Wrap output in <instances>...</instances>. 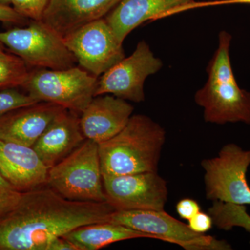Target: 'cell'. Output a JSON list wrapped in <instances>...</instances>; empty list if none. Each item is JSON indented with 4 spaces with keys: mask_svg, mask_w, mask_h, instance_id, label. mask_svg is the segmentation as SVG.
Returning <instances> with one entry per match:
<instances>
[{
    "mask_svg": "<svg viewBox=\"0 0 250 250\" xmlns=\"http://www.w3.org/2000/svg\"><path fill=\"white\" fill-rule=\"evenodd\" d=\"M98 77L84 69L41 68L30 71L22 88L39 101L58 104L80 115L95 97Z\"/></svg>",
    "mask_w": 250,
    "mask_h": 250,
    "instance_id": "obj_5",
    "label": "cell"
},
{
    "mask_svg": "<svg viewBox=\"0 0 250 250\" xmlns=\"http://www.w3.org/2000/svg\"><path fill=\"white\" fill-rule=\"evenodd\" d=\"M121 0H49L41 21L62 38L103 18Z\"/></svg>",
    "mask_w": 250,
    "mask_h": 250,
    "instance_id": "obj_16",
    "label": "cell"
},
{
    "mask_svg": "<svg viewBox=\"0 0 250 250\" xmlns=\"http://www.w3.org/2000/svg\"><path fill=\"white\" fill-rule=\"evenodd\" d=\"M108 223L124 225L147 233L154 239L178 245L188 250H232L228 242L194 232L187 224L164 210H115Z\"/></svg>",
    "mask_w": 250,
    "mask_h": 250,
    "instance_id": "obj_8",
    "label": "cell"
},
{
    "mask_svg": "<svg viewBox=\"0 0 250 250\" xmlns=\"http://www.w3.org/2000/svg\"><path fill=\"white\" fill-rule=\"evenodd\" d=\"M22 195L23 192L8 182L0 172V218L17 206Z\"/></svg>",
    "mask_w": 250,
    "mask_h": 250,
    "instance_id": "obj_22",
    "label": "cell"
},
{
    "mask_svg": "<svg viewBox=\"0 0 250 250\" xmlns=\"http://www.w3.org/2000/svg\"><path fill=\"white\" fill-rule=\"evenodd\" d=\"M232 36L219 34L218 47L207 67L208 80L195 95L207 123L218 125L243 123L250 125V93L237 83L230 59Z\"/></svg>",
    "mask_w": 250,
    "mask_h": 250,
    "instance_id": "obj_3",
    "label": "cell"
},
{
    "mask_svg": "<svg viewBox=\"0 0 250 250\" xmlns=\"http://www.w3.org/2000/svg\"><path fill=\"white\" fill-rule=\"evenodd\" d=\"M28 66L16 54L0 50V91L22 87L30 73Z\"/></svg>",
    "mask_w": 250,
    "mask_h": 250,
    "instance_id": "obj_20",
    "label": "cell"
},
{
    "mask_svg": "<svg viewBox=\"0 0 250 250\" xmlns=\"http://www.w3.org/2000/svg\"><path fill=\"white\" fill-rule=\"evenodd\" d=\"M213 225L220 229L230 231L233 228H241L250 232V215L245 205L220 201L213 202L208 209Z\"/></svg>",
    "mask_w": 250,
    "mask_h": 250,
    "instance_id": "obj_19",
    "label": "cell"
},
{
    "mask_svg": "<svg viewBox=\"0 0 250 250\" xmlns=\"http://www.w3.org/2000/svg\"><path fill=\"white\" fill-rule=\"evenodd\" d=\"M0 22L21 24L28 22V19L16 12L14 8L0 4Z\"/></svg>",
    "mask_w": 250,
    "mask_h": 250,
    "instance_id": "obj_26",
    "label": "cell"
},
{
    "mask_svg": "<svg viewBox=\"0 0 250 250\" xmlns=\"http://www.w3.org/2000/svg\"><path fill=\"white\" fill-rule=\"evenodd\" d=\"M229 4H250V0H218V1H208V2H196L195 6L196 8H200Z\"/></svg>",
    "mask_w": 250,
    "mask_h": 250,
    "instance_id": "obj_28",
    "label": "cell"
},
{
    "mask_svg": "<svg viewBox=\"0 0 250 250\" xmlns=\"http://www.w3.org/2000/svg\"><path fill=\"white\" fill-rule=\"evenodd\" d=\"M63 39L81 66L97 77L125 58L123 43L103 18L79 28Z\"/></svg>",
    "mask_w": 250,
    "mask_h": 250,
    "instance_id": "obj_9",
    "label": "cell"
},
{
    "mask_svg": "<svg viewBox=\"0 0 250 250\" xmlns=\"http://www.w3.org/2000/svg\"><path fill=\"white\" fill-rule=\"evenodd\" d=\"M64 238L75 243L80 250H97L117 242L134 238H153L147 233L124 225L111 223L90 224L75 229Z\"/></svg>",
    "mask_w": 250,
    "mask_h": 250,
    "instance_id": "obj_18",
    "label": "cell"
},
{
    "mask_svg": "<svg viewBox=\"0 0 250 250\" xmlns=\"http://www.w3.org/2000/svg\"><path fill=\"white\" fill-rule=\"evenodd\" d=\"M4 45H3L2 43H1V42H0V50H1V49H4Z\"/></svg>",
    "mask_w": 250,
    "mask_h": 250,
    "instance_id": "obj_30",
    "label": "cell"
},
{
    "mask_svg": "<svg viewBox=\"0 0 250 250\" xmlns=\"http://www.w3.org/2000/svg\"><path fill=\"white\" fill-rule=\"evenodd\" d=\"M0 4L5 6H10L11 4V0H0Z\"/></svg>",
    "mask_w": 250,
    "mask_h": 250,
    "instance_id": "obj_29",
    "label": "cell"
},
{
    "mask_svg": "<svg viewBox=\"0 0 250 250\" xmlns=\"http://www.w3.org/2000/svg\"><path fill=\"white\" fill-rule=\"evenodd\" d=\"M48 171L32 147L0 140V172L20 191L47 185Z\"/></svg>",
    "mask_w": 250,
    "mask_h": 250,
    "instance_id": "obj_13",
    "label": "cell"
},
{
    "mask_svg": "<svg viewBox=\"0 0 250 250\" xmlns=\"http://www.w3.org/2000/svg\"><path fill=\"white\" fill-rule=\"evenodd\" d=\"M80 116L63 109L54 118L32 147L48 168L53 167L85 141Z\"/></svg>",
    "mask_w": 250,
    "mask_h": 250,
    "instance_id": "obj_15",
    "label": "cell"
},
{
    "mask_svg": "<svg viewBox=\"0 0 250 250\" xmlns=\"http://www.w3.org/2000/svg\"><path fill=\"white\" fill-rule=\"evenodd\" d=\"M0 42L31 66L64 70L77 62L63 38L42 21L0 32Z\"/></svg>",
    "mask_w": 250,
    "mask_h": 250,
    "instance_id": "obj_6",
    "label": "cell"
},
{
    "mask_svg": "<svg viewBox=\"0 0 250 250\" xmlns=\"http://www.w3.org/2000/svg\"><path fill=\"white\" fill-rule=\"evenodd\" d=\"M106 200L116 210H164L167 182L157 172L103 176Z\"/></svg>",
    "mask_w": 250,
    "mask_h": 250,
    "instance_id": "obj_11",
    "label": "cell"
},
{
    "mask_svg": "<svg viewBox=\"0 0 250 250\" xmlns=\"http://www.w3.org/2000/svg\"><path fill=\"white\" fill-rule=\"evenodd\" d=\"M206 197L213 202L250 205V187L247 173L250 166V149L234 143L225 145L218 155L204 159Z\"/></svg>",
    "mask_w": 250,
    "mask_h": 250,
    "instance_id": "obj_7",
    "label": "cell"
},
{
    "mask_svg": "<svg viewBox=\"0 0 250 250\" xmlns=\"http://www.w3.org/2000/svg\"><path fill=\"white\" fill-rule=\"evenodd\" d=\"M193 0H121L106 18L117 39L123 41L131 31L147 21L166 17L172 10Z\"/></svg>",
    "mask_w": 250,
    "mask_h": 250,
    "instance_id": "obj_17",
    "label": "cell"
},
{
    "mask_svg": "<svg viewBox=\"0 0 250 250\" xmlns=\"http://www.w3.org/2000/svg\"><path fill=\"white\" fill-rule=\"evenodd\" d=\"M176 210L181 218L188 221L201 210L198 202L190 198L182 199L176 206Z\"/></svg>",
    "mask_w": 250,
    "mask_h": 250,
    "instance_id": "obj_25",
    "label": "cell"
},
{
    "mask_svg": "<svg viewBox=\"0 0 250 250\" xmlns=\"http://www.w3.org/2000/svg\"><path fill=\"white\" fill-rule=\"evenodd\" d=\"M162 66V62L154 56L147 42L141 41L131 55L102 75L95 97L111 94L126 101L142 103L146 79L159 72Z\"/></svg>",
    "mask_w": 250,
    "mask_h": 250,
    "instance_id": "obj_10",
    "label": "cell"
},
{
    "mask_svg": "<svg viewBox=\"0 0 250 250\" xmlns=\"http://www.w3.org/2000/svg\"><path fill=\"white\" fill-rule=\"evenodd\" d=\"M47 250H80L72 242L64 237H57L49 243Z\"/></svg>",
    "mask_w": 250,
    "mask_h": 250,
    "instance_id": "obj_27",
    "label": "cell"
},
{
    "mask_svg": "<svg viewBox=\"0 0 250 250\" xmlns=\"http://www.w3.org/2000/svg\"><path fill=\"white\" fill-rule=\"evenodd\" d=\"M115 210L108 202L67 200L49 187L23 192L0 218V250H47L52 240L75 229L108 223Z\"/></svg>",
    "mask_w": 250,
    "mask_h": 250,
    "instance_id": "obj_1",
    "label": "cell"
},
{
    "mask_svg": "<svg viewBox=\"0 0 250 250\" xmlns=\"http://www.w3.org/2000/svg\"><path fill=\"white\" fill-rule=\"evenodd\" d=\"M166 131L152 118L131 116L123 129L98 144L103 176L157 172Z\"/></svg>",
    "mask_w": 250,
    "mask_h": 250,
    "instance_id": "obj_2",
    "label": "cell"
},
{
    "mask_svg": "<svg viewBox=\"0 0 250 250\" xmlns=\"http://www.w3.org/2000/svg\"><path fill=\"white\" fill-rule=\"evenodd\" d=\"M63 109L42 101L8 112L0 118V140L32 147Z\"/></svg>",
    "mask_w": 250,
    "mask_h": 250,
    "instance_id": "obj_14",
    "label": "cell"
},
{
    "mask_svg": "<svg viewBox=\"0 0 250 250\" xmlns=\"http://www.w3.org/2000/svg\"><path fill=\"white\" fill-rule=\"evenodd\" d=\"M49 0H11L13 8L23 17L41 21Z\"/></svg>",
    "mask_w": 250,
    "mask_h": 250,
    "instance_id": "obj_23",
    "label": "cell"
},
{
    "mask_svg": "<svg viewBox=\"0 0 250 250\" xmlns=\"http://www.w3.org/2000/svg\"><path fill=\"white\" fill-rule=\"evenodd\" d=\"M188 225L194 232L205 234L212 228L213 221L208 213H204L200 210L195 216L188 220Z\"/></svg>",
    "mask_w": 250,
    "mask_h": 250,
    "instance_id": "obj_24",
    "label": "cell"
},
{
    "mask_svg": "<svg viewBox=\"0 0 250 250\" xmlns=\"http://www.w3.org/2000/svg\"><path fill=\"white\" fill-rule=\"evenodd\" d=\"M134 108L114 95H98L80 114V125L85 139L99 143L111 139L126 126Z\"/></svg>",
    "mask_w": 250,
    "mask_h": 250,
    "instance_id": "obj_12",
    "label": "cell"
},
{
    "mask_svg": "<svg viewBox=\"0 0 250 250\" xmlns=\"http://www.w3.org/2000/svg\"><path fill=\"white\" fill-rule=\"evenodd\" d=\"M39 102L41 101L29 94L21 93L15 88L1 90L0 91V118L12 110Z\"/></svg>",
    "mask_w": 250,
    "mask_h": 250,
    "instance_id": "obj_21",
    "label": "cell"
},
{
    "mask_svg": "<svg viewBox=\"0 0 250 250\" xmlns=\"http://www.w3.org/2000/svg\"><path fill=\"white\" fill-rule=\"evenodd\" d=\"M47 185L67 200L107 202L98 143L85 139L65 159L49 168Z\"/></svg>",
    "mask_w": 250,
    "mask_h": 250,
    "instance_id": "obj_4",
    "label": "cell"
}]
</instances>
